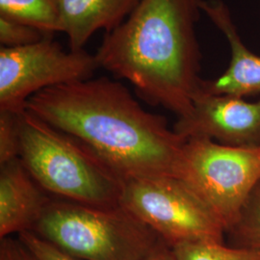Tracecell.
<instances>
[{
	"label": "cell",
	"mask_w": 260,
	"mask_h": 260,
	"mask_svg": "<svg viewBox=\"0 0 260 260\" xmlns=\"http://www.w3.org/2000/svg\"><path fill=\"white\" fill-rule=\"evenodd\" d=\"M202 11L218 28L231 47L226 70L213 80H204L202 89L207 93L247 98L260 93V56L242 41L229 6L223 0H203Z\"/></svg>",
	"instance_id": "cell-9"
},
{
	"label": "cell",
	"mask_w": 260,
	"mask_h": 260,
	"mask_svg": "<svg viewBox=\"0 0 260 260\" xmlns=\"http://www.w3.org/2000/svg\"><path fill=\"white\" fill-rule=\"evenodd\" d=\"M172 249L177 260H260V250L228 247L213 239L182 242Z\"/></svg>",
	"instance_id": "cell-13"
},
{
	"label": "cell",
	"mask_w": 260,
	"mask_h": 260,
	"mask_svg": "<svg viewBox=\"0 0 260 260\" xmlns=\"http://www.w3.org/2000/svg\"><path fill=\"white\" fill-rule=\"evenodd\" d=\"M0 17L37 28L47 37L60 32L57 0H0Z\"/></svg>",
	"instance_id": "cell-12"
},
{
	"label": "cell",
	"mask_w": 260,
	"mask_h": 260,
	"mask_svg": "<svg viewBox=\"0 0 260 260\" xmlns=\"http://www.w3.org/2000/svg\"><path fill=\"white\" fill-rule=\"evenodd\" d=\"M81 260H144L161 240L126 209L51 200L32 231Z\"/></svg>",
	"instance_id": "cell-4"
},
{
	"label": "cell",
	"mask_w": 260,
	"mask_h": 260,
	"mask_svg": "<svg viewBox=\"0 0 260 260\" xmlns=\"http://www.w3.org/2000/svg\"><path fill=\"white\" fill-rule=\"evenodd\" d=\"M19 114L0 111V165L19 158Z\"/></svg>",
	"instance_id": "cell-16"
},
{
	"label": "cell",
	"mask_w": 260,
	"mask_h": 260,
	"mask_svg": "<svg viewBox=\"0 0 260 260\" xmlns=\"http://www.w3.org/2000/svg\"><path fill=\"white\" fill-rule=\"evenodd\" d=\"M25 109L82 143L122 180L177 177L186 140L116 80L99 77L48 88L31 96Z\"/></svg>",
	"instance_id": "cell-1"
},
{
	"label": "cell",
	"mask_w": 260,
	"mask_h": 260,
	"mask_svg": "<svg viewBox=\"0 0 260 260\" xmlns=\"http://www.w3.org/2000/svg\"><path fill=\"white\" fill-rule=\"evenodd\" d=\"M18 238L27 247L38 260H81L61 251L33 232L19 233Z\"/></svg>",
	"instance_id": "cell-17"
},
{
	"label": "cell",
	"mask_w": 260,
	"mask_h": 260,
	"mask_svg": "<svg viewBox=\"0 0 260 260\" xmlns=\"http://www.w3.org/2000/svg\"><path fill=\"white\" fill-rule=\"evenodd\" d=\"M228 233L233 246L260 250V184L252 193L239 222Z\"/></svg>",
	"instance_id": "cell-14"
},
{
	"label": "cell",
	"mask_w": 260,
	"mask_h": 260,
	"mask_svg": "<svg viewBox=\"0 0 260 260\" xmlns=\"http://www.w3.org/2000/svg\"><path fill=\"white\" fill-rule=\"evenodd\" d=\"M140 0H57L60 32L69 38L71 50H82L99 30L111 32L121 25Z\"/></svg>",
	"instance_id": "cell-11"
},
{
	"label": "cell",
	"mask_w": 260,
	"mask_h": 260,
	"mask_svg": "<svg viewBox=\"0 0 260 260\" xmlns=\"http://www.w3.org/2000/svg\"><path fill=\"white\" fill-rule=\"evenodd\" d=\"M51 200L20 158L1 164L0 239L32 232Z\"/></svg>",
	"instance_id": "cell-10"
},
{
	"label": "cell",
	"mask_w": 260,
	"mask_h": 260,
	"mask_svg": "<svg viewBox=\"0 0 260 260\" xmlns=\"http://www.w3.org/2000/svg\"><path fill=\"white\" fill-rule=\"evenodd\" d=\"M174 130L184 139L208 138L234 148L260 146V100L207 93L196 94L191 113L177 119Z\"/></svg>",
	"instance_id": "cell-8"
},
{
	"label": "cell",
	"mask_w": 260,
	"mask_h": 260,
	"mask_svg": "<svg viewBox=\"0 0 260 260\" xmlns=\"http://www.w3.org/2000/svg\"><path fill=\"white\" fill-rule=\"evenodd\" d=\"M144 260H177L171 246L161 239Z\"/></svg>",
	"instance_id": "cell-19"
},
{
	"label": "cell",
	"mask_w": 260,
	"mask_h": 260,
	"mask_svg": "<svg viewBox=\"0 0 260 260\" xmlns=\"http://www.w3.org/2000/svg\"><path fill=\"white\" fill-rule=\"evenodd\" d=\"M119 205L173 247L182 242H223L225 230L209 205L175 176L123 180Z\"/></svg>",
	"instance_id": "cell-6"
},
{
	"label": "cell",
	"mask_w": 260,
	"mask_h": 260,
	"mask_svg": "<svg viewBox=\"0 0 260 260\" xmlns=\"http://www.w3.org/2000/svg\"><path fill=\"white\" fill-rule=\"evenodd\" d=\"M37 28L14 19L0 17V45L1 47H25L47 38Z\"/></svg>",
	"instance_id": "cell-15"
},
{
	"label": "cell",
	"mask_w": 260,
	"mask_h": 260,
	"mask_svg": "<svg viewBox=\"0 0 260 260\" xmlns=\"http://www.w3.org/2000/svg\"><path fill=\"white\" fill-rule=\"evenodd\" d=\"M203 0H140L121 25L105 33L100 68L125 79L152 105L187 117L204 80L197 36Z\"/></svg>",
	"instance_id": "cell-2"
},
{
	"label": "cell",
	"mask_w": 260,
	"mask_h": 260,
	"mask_svg": "<svg viewBox=\"0 0 260 260\" xmlns=\"http://www.w3.org/2000/svg\"><path fill=\"white\" fill-rule=\"evenodd\" d=\"M99 69L94 54L66 51L51 37L25 47H0V111H24L34 94L91 79Z\"/></svg>",
	"instance_id": "cell-7"
},
{
	"label": "cell",
	"mask_w": 260,
	"mask_h": 260,
	"mask_svg": "<svg viewBox=\"0 0 260 260\" xmlns=\"http://www.w3.org/2000/svg\"><path fill=\"white\" fill-rule=\"evenodd\" d=\"M229 233L260 184V146L234 148L208 138L186 140L177 169Z\"/></svg>",
	"instance_id": "cell-5"
},
{
	"label": "cell",
	"mask_w": 260,
	"mask_h": 260,
	"mask_svg": "<svg viewBox=\"0 0 260 260\" xmlns=\"http://www.w3.org/2000/svg\"><path fill=\"white\" fill-rule=\"evenodd\" d=\"M19 158L47 194L93 206H117L123 180L82 143L27 111L19 114Z\"/></svg>",
	"instance_id": "cell-3"
},
{
	"label": "cell",
	"mask_w": 260,
	"mask_h": 260,
	"mask_svg": "<svg viewBox=\"0 0 260 260\" xmlns=\"http://www.w3.org/2000/svg\"><path fill=\"white\" fill-rule=\"evenodd\" d=\"M0 260H38L19 238L6 237L0 241Z\"/></svg>",
	"instance_id": "cell-18"
}]
</instances>
